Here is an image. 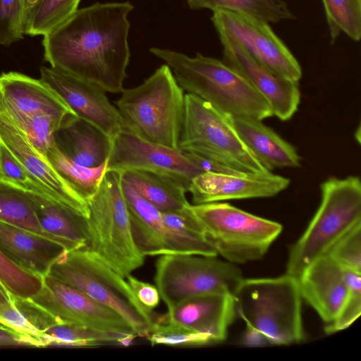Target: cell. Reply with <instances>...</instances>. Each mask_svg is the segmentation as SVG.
I'll use <instances>...</instances> for the list:
<instances>
[{"label":"cell","instance_id":"37","mask_svg":"<svg viewBox=\"0 0 361 361\" xmlns=\"http://www.w3.org/2000/svg\"><path fill=\"white\" fill-rule=\"evenodd\" d=\"M161 214L166 227L176 235L190 241L213 245L192 210L191 204L179 209L161 212Z\"/></svg>","mask_w":361,"mask_h":361},{"label":"cell","instance_id":"31","mask_svg":"<svg viewBox=\"0 0 361 361\" xmlns=\"http://www.w3.org/2000/svg\"><path fill=\"white\" fill-rule=\"evenodd\" d=\"M80 0H39L24 16V34L44 36L78 8Z\"/></svg>","mask_w":361,"mask_h":361},{"label":"cell","instance_id":"38","mask_svg":"<svg viewBox=\"0 0 361 361\" xmlns=\"http://www.w3.org/2000/svg\"><path fill=\"white\" fill-rule=\"evenodd\" d=\"M325 255L342 269L361 274V223L341 237Z\"/></svg>","mask_w":361,"mask_h":361},{"label":"cell","instance_id":"9","mask_svg":"<svg viewBox=\"0 0 361 361\" xmlns=\"http://www.w3.org/2000/svg\"><path fill=\"white\" fill-rule=\"evenodd\" d=\"M217 254L233 264H244L264 257L281 234L282 225L228 203L191 205Z\"/></svg>","mask_w":361,"mask_h":361},{"label":"cell","instance_id":"8","mask_svg":"<svg viewBox=\"0 0 361 361\" xmlns=\"http://www.w3.org/2000/svg\"><path fill=\"white\" fill-rule=\"evenodd\" d=\"M185 152L244 173H266L238 135L232 118L198 97L185 94V111L178 143Z\"/></svg>","mask_w":361,"mask_h":361},{"label":"cell","instance_id":"19","mask_svg":"<svg viewBox=\"0 0 361 361\" xmlns=\"http://www.w3.org/2000/svg\"><path fill=\"white\" fill-rule=\"evenodd\" d=\"M0 102L17 124L42 114L63 118L76 116L40 78H32L18 72L0 74Z\"/></svg>","mask_w":361,"mask_h":361},{"label":"cell","instance_id":"6","mask_svg":"<svg viewBox=\"0 0 361 361\" xmlns=\"http://www.w3.org/2000/svg\"><path fill=\"white\" fill-rule=\"evenodd\" d=\"M322 200L310 223L290 247L286 274L298 278L314 259L361 223V180L358 176L329 177L320 185Z\"/></svg>","mask_w":361,"mask_h":361},{"label":"cell","instance_id":"21","mask_svg":"<svg viewBox=\"0 0 361 361\" xmlns=\"http://www.w3.org/2000/svg\"><path fill=\"white\" fill-rule=\"evenodd\" d=\"M298 282L302 298L324 323H331L348 292L343 269L327 255H324L303 270Z\"/></svg>","mask_w":361,"mask_h":361},{"label":"cell","instance_id":"15","mask_svg":"<svg viewBox=\"0 0 361 361\" xmlns=\"http://www.w3.org/2000/svg\"><path fill=\"white\" fill-rule=\"evenodd\" d=\"M218 35L223 47L222 61L266 100L273 116L283 121L290 119L300 102L298 82L281 77L258 62L231 37L224 33Z\"/></svg>","mask_w":361,"mask_h":361},{"label":"cell","instance_id":"23","mask_svg":"<svg viewBox=\"0 0 361 361\" xmlns=\"http://www.w3.org/2000/svg\"><path fill=\"white\" fill-rule=\"evenodd\" d=\"M29 193L41 227L66 250L87 247L88 231L86 216L51 197L42 188L29 191Z\"/></svg>","mask_w":361,"mask_h":361},{"label":"cell","instance_id":"7","mask_svg":"<svg viewBox=\"0 0 361 361\" xmlns=\"http://www.w3.org/2000/svg\"><path fill=\"white\" fill-rule=\"evenodd\" d=\"M49 274L83 291L121 316L137 336L147 337L157 319L138 301L128 281L85 247L65 250Z\"/></svg>","mask_w":361,"mask_h":361},{"label":"cell","instance_id":"44","mask_svg":"<svg viewBox=\"0 0 361 361\" xmlns=\"http://www.w3.org/2000/svg\"><path fill=\"white\" fill-rule=\"evenodd\" d=\"M39 0H23L24 4V16L31 10L38 2Z\"/></svg>","mask_w":361,"mask_h":361},{"label":"cell","instance_id":"30","mask_svg":"<svg viewBox=\"0 0 361 361\" xmlns=\"http://www.w3.org/2000/svg\"><path fill=\"white\" fill-rule=\"evenodd\" d=\"M42 333L51 338V346L92 347L106 343L128 345L137 337L135 334L104 331L59 322L48 326Z\"/></svg>","mask_w":361,"mask_h":361},{"label":"cell","instance_id":"10","mask_svg":"<svg viewBox=\"0 0 361 361\" xmlns=\"http://www.w3.org/2000/svg\"><path fill=\"white\" fill-rule=\"evenodd\" d=\"M155 267L156 287L168 309L197 295H233L243 279L235 264L216 257L164 255L157 259Z\"/></svg>","mask_w":361,"mask_h":361},{"label":"cell","instance_id":"5","mask_svg":"<svg viewBox=\"0 0 361 361\" xmlns=\"http://www.w3.org/2000/svg\"><path fill=\"white\" fill-rule=\"evenodd\" d=\"M121 183V172L106 170L97 192L87 201L88 242L85 248L126 278L142 265L145 256L133 238Z\"/></svg>","mask_w":361,"mask_h":361},{"label":"cell","instance_id":"12","mask_svg":"<svg viewBox=\"0 0 361 361\" xmlns=\"http://www.w3.org/2000/svg\"><path fill=\"white\" fill-rule=\"evenodd\" d=\"M29 299L59 323L136 335L117 312L49 274L42 277L41 289Z\"/></svg>","mask_w":361,"mask_h":361},{"label":"cell","instance_id":"32","mask_svg":"<svg viewBox=\"0 0 361 361\" xmlns=\"http://www.w3.org/2000/svg\"><path fill=\"white\" fill-rule=\"evenodd\" d=\"M334 44L343 32L352 40L361 38V0H322Z\"/></svg>","mask_w":361,"mask_h":361},{"label":"cell","instance_id":"33","mask_svg":"<svg viewBox=\"0 0 361 361\" xmlns=\"http://www.w3.org/2000/svg\"><path fill=\"white\" fill-rule=\"evenodd\" d=\"M42 277L19 267L0 250V289L10 298H30L41 289Z\"/></svg>","mask_w":361,"mask_h":361},{"label":"cell","instance_id":"13","mask_svg":"<svg viewBox=\"0 0 361 361\" xmlns=\"http://www.w3.org/2000/svg\"><path fill=\"white\" fill-rule=\"evenodd\" d=\"M211 20L218 34L233 38L258 62L283 78L300 81L299 62L268 23L227 10L213 11Z\"/></svg>","mask_w":361,"mask_h":361},{"label":"cell","instance_id":"36","mask_svg":"<svg viewBox=\"0 0 361 361\" xmlns=\"http://www.w3.org/2000/svg\"><path fill=\"white\" fill-rule=\"evenodd\" d=\"M75 116L63 118L42 114L30 118L18 126L39 155L46 160L47 152L54 142V133L66 121Z\"/></svg>","mask_w":361,"mask_h":361},{"label":"cell","instance_id":"35","mask_svg":"<svg viewBox=\"0 0 361 361\" xmlns=\"http://www.w3.org/2000/svg\"><path fill=\"white\" fill-rule=\"evenodd\" d=\"M152 345L197 346L212 344L206 336L185 327L157 319L152 331L147 336Z\"/></svg>","mask_w":361,"mask_h":361},{"label":"cell","instance_id":"1","mask_svg":"<svg viewBox=\"0 0 361 361\" xmlns=\"http://www.w3.org/2000/svg\"><path fill=\"white\" fill-rule=\"evenodd\" d=\"M129 1L99 3L78 9L43 36L44 59L51 67L120 93L130 53Z\"/></svg>","mask_w":361,"mask_h":361},{"label":"cell","instance_id":"39","mask_svg":"<svg viewBox=\"0 0 361 361\" xmlns=\"http://www.w3.org/2000/svg\"><path fill=\"white\" fill-rule=\"evenodd\" d=\"M23 0H0V44L9 47L24 38Z\"/></svg>","mask_w":361,"mask_h":361},{"label":"cell","instance_id":"41","mask_svg":"<svg viewBox=\"0 0 361 361\" xmlns=\"http://www.w3.org/2000/svg\"><path fill=\"white\" fill-rule=\"evenodd\" d=\"M0 178L28 191H32L36 185H39L1 143H0Z\"/></svg>","mask_w":361,"mask_h":361},{"label":"cell","instance_id":"20","mask_svg":"<svg viewBox=\"0 0 361 361\" xmlns=\"http://www.w3.org/2000/svg\"><path fill=\"white\" fill-rule=\"evenodd\" d=\"M235 314L232 295L206 294L182 300L159 317L203 334L215 343L226 339Z\"/></svg>","mask_w":361,"mask_h":361},{"label":"cell","instance_id":"34","mask_svg":"<svg viewBox=\"0 0 361 361\" xmlns=\"http://www.w3.org/2000/svg\"><path fill=\"white\" fill-rule=\"evenodd\" d=\"M343 269L348 286L344 302L334 320L326 324L327 334L345 329L350 326L361 314V274Z\"/></svg>","mask_w":361,"mask_h":361},{"label":"cell","instance_id":"29","mask_svg":"<svg viewBox=\"0 0 361 361\" xmlns=\"http://www.w3.org/2000/svg\"><path fill=\"white\" fill-rule=\"evenodd\" d=\"M187 3L193 10H227L268 23L295 19V16L283 0H187Z\"/></svg>","mask_w":361,"mask_h":361},{"label":"cell","instance_id":"45","mask_svg":"<svg viewBox=\"0 0 361 361\" xmlns=\"http://www.w3.org/2000/svg\"><path fill=\"white\" fill-rule=\"evenodd\" d=\"M0 302H11L10 298L0 289Z\"/></svg>","mask_w":361,"mask_h":361},{"label":"cell","instance_id":"27","mask_svg":"<svg viewBox=\"0 0 361 361\" xmlns=\"http://www.w3.org/2000/svg\"><path fill=\"white\" fill-rule=\"evenodd\" d=\"M46 161L87 202L97 192L108 160L97 167L84 166L66 157L53 142L47 152Z\"/></svg>","mask_w":361,"mask_h":361},{"label":"cell","instance_id":"42","mask_svg":"<svg viewBox=\"0 0 361 361\" xmlns=\"http://www.w3.org/2000/svg\"><path fill=\"white\" fill-rule=\"evenodd\" d=\"M126 279L138 301L147 310L152 311L159 302L160 296L157 288L133 276L131 274H129Z\"/></svg>","mask_w":361,"mask_h":361},{"label":"cell","instance_id":"18","mask_svg":"<svg viewBox=\"0 0 361 361\" xmlns=\"http://www.w3.org/2000/svg\"><path fill=\"white\" fill-rule=\"evenodd\" d=\"M289 178L271 171L228 174L205 172L193 178L188 188L195 204L231 200L270 197L290 185Z\"/></svg>","mask_w":361,"mask_h":361},{"label":"cell","instance_id":"26","mask_svg":"<svg viewBox=\"0 0 361 361\" xmlns=\"http://www.w3.org/2000/svg\"><path fill=\"white\" fill-rule=\"evenodd\" d=\"M121 180L160 212L179 209L190 204L186 199V186L171 176L157 173L128 170Z\"/></svg>","mask_w":361,"mask_h":361},{"label":"cell","instance_id":"3","mask_svg":"<svg viewBox=\"0 0 361 361\" xmlns=\"http://www.w3.org/2000/svg\"><path fill=\"white\" fill-rule=\"evenodd\" d=\"M121 93L116 104L126 130L146 141L180 149L185 94L168 65Z\"/></svg>","mask_w":361,"mask_h":361},{"label":"cell","instance_id":"11","mask_svg":"<svg viewBox=\"0 0 361 361\" xmlns=\"http://www.w3.org/2000/svg\"><path fill=\"white\" fill-rule=\"evenodd\" d=\"M141 170L171 176L182 182L188 192L193 178L205 172L239 174L233 169L187 153L146 141L129 130L113 139L106 171Z\"/></svg>","mask_w":361,"mask_h":361},{"label":"cell","instance_id":"14","mask_svg":"<svg viewBox=\"0 0 361 361\" xmlns=\"http://www.w3.org/2000/svg\"><path fill=\"white\" fill-rule=\"evenodd\" d=\"M122 181V180H121ZM134 242L145 256L164 255H197L216 257L212 245L201 244L183 238L165 225L161 212L122 181Z\"/></svg>","mask_w":361,"mask_h":361},{"label":"cell","instance_id":"25","mask_svg":"<svg viewBox=\"0 0 361 361\" xmlns=\"http://www.w3.org/2000/svg\"><path fill=\"white\" fill-rule=\"evenodd\" d=\"M232 121L241 141L267 171L300 166V157L295 148L262 121L241 117L233 118Z\"/></svg>","mask_w":361,"mask_h":361},{"label":"cell","instance_id":"4","mask_svg":"<svg viewBox=\"0 0 361 361\" xmlns=\"http://www.w3.org/2000/svg\"><path fill=\"white\" fill-rule=\"evenodd\" d=\"M233 296L235 312L247 328L268 343L290 345L304 339L302 298L297 278L286 273L274 278L243 279Z\"/></svg>","mask_w":361,"mask_h":361},{"label":"cell","instance_id":"22","mask_svg":"<svg viewBox=\"0 0 361 361\" xmlns=\"http://www.w3.org/2000/svg\"><path fill=\"white\" fill-rule=\"evenodd\" d=\"M0 250L19 267L43 277L66 250L49 238L0 220Z\"/></svg>","mask_w":361,"mask_h":361},{"label":"cell","instance_id":"16","mask_svg":"<svg viewBox=\"0 0 361 361\" xmlns=\"http://www.w3.org/2000/svg\"><path fill=\"white\" fill-rule=\"evenodd\" d=\"M40 79L51 87L80 118L94 125L111 140L126 129L117 109L106 92L90 82L52 67H40Z\"/></svg>","mask_w":361,"mask_h":361},{"label":"cell","instance_id":"28","mask_svg":"<svg viewBox=\"0 0 361 361\" xmlns=\"http://www.w3.org/2000/svg\"><path fill=\"white\" fill-rule=\"evenodd\" d=\"M0 220L58 243L39 224L29 191L1 178Z\"/></svg>","mask_w":361,"mask_h":361},{"label":"cell","instance_id":"40","mask_svg":"<svg viewBox=\"0 0 361 361\" xmlns=\"http://www.w3.org/2000/svg\"><path fill=\"white\" fill-rule=\"evenodd\" d=\"M0 324L27 338L35 347L51 346V338L35 328L12 302H0Z\"/></svg>","mask_w":361,"mask_h":361},{"label":"cell","instance_id":"43","mask_svg":"<svg viewBox=\"0 0 361 361\" xmlns=\"http://www.w3.org/2000/svg\"><path fill=\"white\" fill-rule=\"evenodd\" d=\"M35 347L23 336L0 324V348Z\"/></svg>","mask_w":361,"mask_h":361},{"label":"cell","instance_id":"2","mask_svg":"<svg viewBox=\"0 0 361 361\" xmlns=\"http://www.w3.org/2000/svg\"><path fill=\"white\" fill-rule=\"evenodd\" d=\"M171 68L177 82L188 93L233 118L259 121L273 116L266 100L237 72L217 59L197 53L190 57L181 52L149 49Z\"/></svg>","mask_w":361,"mask_h":361},{"label":"cell","instance_id":"17","mask_svg":"<svg viewBox=\"0 0 361 361\" xmlns=\"http://www.w3.org/2000/svg\"><path fill=\"white\" fill-rule=\"evenodd\" d=\"M0 143L6 147L49 196L87 216L86 201L39 155L23 130L6 112L1 102Z\"/></svg>","mask_w":361,"mask_h":361},{"label":"cell","instance_id":"24","mask_svg":"<svg viewBox=\"0 0 361 361\" xmlns=\"http://www.w3.org/2000/svg\"><path fill=\"white\" fill-rule=\"evenodd\" d=\"M55 146L73 162L97 167L108 160L112 140L98 128L78 116L66 121L54 133Z\"/></svg>","mask_w":361,"mask_h":361}]
</instances>
